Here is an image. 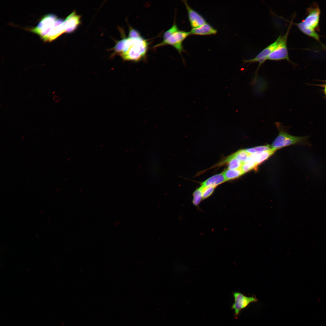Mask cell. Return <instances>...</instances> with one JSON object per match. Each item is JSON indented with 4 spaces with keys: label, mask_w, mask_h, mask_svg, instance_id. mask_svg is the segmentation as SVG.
I'll use <instances>...</instances> for the list:
<instances>
[{
    "label": "cell",
    "mask_w": 326,
    "mask_h": 326,
    "mask_svg": "<svg viewBox=\"0 0 326 326\" xmlns=\"http://www.w3.org/2000/svg\"><path fill=\"white\" fill-rule=\"evenodd\" d=\"M148 45L147 40L142 37H123L113 48V54L119 55L124 61L139 62L145 58Z\"/></svg>",
    "instance_id": "1"
},
{
    "label": "cell",
    "mask_w": 326,
    "mask_h": 326,
    "mask_svg": "<svg viewBox=\"0 0 326 326\" xmlns=\"http://www.w3.org/2000/svg\"><path fill=\"white\" fill-rule=\"evenodd\" d=\"M309 136H296L290 135L285 131L280 130L278 135L270 146L275 150L285 146L297 144L309 145Z\"/></svg>",
    "instance_id": "2"
},
{
    "label": "cell",
    "mask_w": 326,
    "mask_h": 326,
    "mask_svg": "<svg viewBox=\"0 0 326 326\" xmlns=\"http://www.w3.org/2000/svg\"><path fill=\"white\" fill-rule=\"evenodd\" d=\"M307 15L302 21L293 23L299 29L304 28L315 30H318L320 10L318 5L314 3L307 10ZM316 31V30H315Z\"/></svg>",
    "instance_id": "3"
},
{
    "label": "cell",
    "mask_w": 326,
    "mask_h": 326,
    "mask_svg": "<svg viewBox=\"0 0 326 326\" xmlns=\"http://www.w3.org/2000/svg\"><path fill=\"white\" fill-rule=\"evenodd\" d=\"M290 21L286 33L280 36L278 44L276 49L268 57L267 60L278 61L286 60L290 63L295 65L290 59L287 47V40L289 30L292 24V20Z\"/></svg>",
    "instance_id": "4"
},
{
    "label": "cell",
    "mask_w": 326,
    "mask_h": 326,
    "mask_svg": "<svg viewBox=\"0 0 326 326\" xmlns=\"http://www.w3.org/2000/svg\"><path fill=\"white\" fill-rule=\"evenodd\" d=\"M190 32L180 30L175 32L166 39L154 46V48L166 45H171L175 48L181 54L184 50L183 46V41L189 35Z\"/></svg>",
    "instance_id": "5"
},
{
    "label": "cell",
    "mask_w": 326,
    "mask_h": 326,
    "mask_svg": "<svg viewBox=\"0 0 326 326\" xmlns=\"http://www.w3.org/2000/svg\"><path fill=\"white\" fill-rule=\"evenodd\" d=\"M280 36L272 43L267 46L259 53L254 58L248 59H243V64L251 63L255 62L259 63L258 66L255 73V75L253 80L254 83L257 78V73L261 66L266 61L268 57L276 49L277 46L280 40Z\"/></svg>",
    "instance_id": "6"
},
{
    "label": "cell",
    "mask_w": 326,
    "mask_h": 326,
    "mask_svg": "<svg viewBox=\"0 0 326 326\" xmlns=\"http://www.w3.org/2000/svg\"><path fill=\"white\" fill-rule=\"evenodd\" d=\"M58 19L53 14L45 15L40 20L37 25L30 31L39 35L43 40L49 33L55 22Z\"/></svg>",
    "instance_id": "7"
},
{
    "label": "cell",
    "mask_w": 326,
    "mask_h": 326,
    "mask_svg": "<svg viewBox=\"0 0 326 326\" xmlns=\"http://www.w3.org/2000/svg\"><path fill=\"white\" fill-rule=\"evenodd\" d=\"M233 295L234 301L231 309L234 311V316L235 319L238 318L242 309L246 308L250 303L258 301L255 297L247 296L238 292H235Z\"/></svg>",
    "instance_id": "8"
},
{
    "label": "cell",
    "mask_w": 326,
    "mask_h": 326,
    "mask_svg": "<svg viewBox=\"0 0 326 326\" xmlns=\"http://www.w3.org/2000/svg\"><path fill=\"white\" fill-rule=\"evenodd\" d=\"M187 9L189 20L192 28L200 27L207 23L205 18L199 12L192 8L186 1L184 0Z\"/></svg>",
    "instance_id": "9"
},
{
    "label": "cell",
    "mask_w": 326,
    "mask_h": 326,
    "mask_svg": "<svg viewBox=\"0 0 326 326\" xmlns=\"http://www.w3.org/2000/svg\"><path fill=\"white\" fill-rule=\"evenodd\" d=\"M64 20L58 19L54 23L48 34L43 39L45 42H51L65 33L64 26Z\"/></svg>",
    "instance_id": "10"
},
{
    "label": "cell",
    "mask_w": 326,
    "mask_h": 326,
    "mask_svg": "<svg viewBox=\"0 0 326 326\" xmlns=\"http://www.w3.org/2000/svg\"><path fill=\"white\" fill-rule=\"evenodd\" d=\"M81 17L75 11H73L64 20L65 33H70L75 31L81 23Z\"/></svg>",
    "instance_id": "11"
},
{
    "label": "cell",
    "mask_w": 326,
    "mask_h": 326,
    "mask_svg": "<svg viewBox=\"0 0 326 326\" xmlns=\"http://www.w3.org/2000/svg\"><path fill=\"white\" fill-rule=\"evenodd\" d=\"M190 32L191 35H210L216 34L217 30L210 24L206 23L198 27L192 28Z\"/></svg>",
    "instance_id": "12"
},
{
    "label": "cell",
    "mask_w": 326,
    "mask_h": 326,
    "mask_svg": "<svg viewBox=\"0 0 326 326\" xmlns=\"http://www.w3.org/2000/svg\"><path fill=\"white\" fill-rule=\"evenodd\" d=\"M226 181L222 173L216 174L208 178L201 184V187H216Z\"/></svg>",
    "instance_id": "13"
},
{
    "label": "cell",
    "mask_w": 326,
    "mask_h": 326,
    "mask_svg": "<svg viewBox=\"0 0 326 326\" xmlns=\"http://www.w3.org/2000/svg\"><path fill=\"white\" fill-rule=\"evenodd\" d=\"M275 151L272 149L268 151L256 152L254 154L250 155V156L257 165L267 159Z\"/></svg>",
    "instance_id": "14"
},
{
    "label": "cell",
    "mask_w": 326,
    "mask_h": 326,
    "mask_svg": "<svg viewBox=\"0 0 326 326\" xmlns=\"http://www.w3.org/2000/svg\"><path fill=\"white\" fill-rule=\"evenodd\" d=\"M223 162L227 164L228 169H240L243 164L235 157L234 154L227 157Z\"/></svg>",
    "instance_id": "15"
},
{
    "label": "cell",
    "mask_w": 326,
    "mask_h": 326,
    "mask_svg": "<svg viewBox=\"0 0 326 326\" xmlns=\"http://www.w3.org/2000/svg\"><path fill=\"white\" fill-rule=\"evenodd\" d=\"M222 173L226 181L236 179L244 174L241 169H227L224 171Z\"/></svg>",
    "instance_id": "16"
},
{
    "label": "cell",
    "mask_w": 326,
    "mask_h": 326,
    "mask_svg": "<svg viewBox=\"0 0 326 326\" xmlns=\"http://www.w3.org/2000/svg\"><path fill=\"white\" fill-rule=\"evenodd\" d=\"M202 200V188L200 187L196 189L193 192L192 203L194 205L197 206L199 205Z\"/></svg>",
    "instance_id": "17"
},
{
    "label": "cell",
    "mask_w": 326,
    "mask_h": 326,
    "mask_svg": "<svg viewBox=\"0 0 326 326\" xmlns=\"http://www.w3.org/2000/svg\"><path fill=\"white\" fill-rule=\"evenodd\" d=\"M235 157L242 163L245 162L250 155L245 149L239 150L234 154Z\"/></svg>",
    "instance_id": "18"
},
{
    "label": "cell",
    "mask_w": 326,
    "mask_h": 326,
    "mask_svg": "<svg viewBox=\"0 0 326 326\" xmlns=\"http://www.w3.org/2000/svg\"><path fill=\"white\" fill-rule=\"evenodd\" d=\"M179 30L177 25L175 22L174 23L172 27L164 33L163 36V40L166 39L172 34Z\"/></svg>",
    "instance_id": "19"
},
{
    "label": "cell",
    "mask_w": 326,
    "mask_h": 326,
    "mask_svg": "<svg viewBox=\"0 0 326 326\" xmlns=\"http://www.w3.org/2000/svg\"><path fill=\"white\" fill-rule=\"evenodd\" d=\"M203 199H205L210 196L213 192L215 187H202Z\"/></svg>",
    "instance_id": "20"
},
{
    "label": "cell",
    "mask_w": 326,
    "mask_h": 326,
    "mask_svg": "<svg viewBox=\"0 0 326 326\" xmlns=\"http://www.w3.org/2000/svg\"><path fill=\"white\" fill-rule=\"evenodd\" d=\"M128 37L130 38H138L142 37L140 33L136 29L129 27Z\"/></svg>",
    "instance_id": "21"
},
{
    "label": "cell",
    "mask_w": 326,
    "mask_h": 326,
    "mask_svg": "<svg viewBox=\"0 0 326 326\" xmlns=\"http://www.w3.org/2000/svg\"><path fill=\"white\" fill-rule=\"evenodd\" d=\"M254 148L256 150V152L268 151L272 150L270 146L268 145L258 146Z\"/></svg>",
    "instance_id": "22"
},
{
    "label": "cell",
    "mask_w": 326,
    "mask_h": 326,
    "mask_svg": "<svg viewBox=\"0 0 326 326\" xmlns=\"http://www.w3.org/2000/svg\"><path fill=\"white\" fill-rule=\"evenodd\" d=\"M246 152L250 155H252L256 152L254 148H250L245 149Z\"/></svg>",
    "instance_id": "23"
},
{
    "label": "cell",
    "mask_w": 326,
    "mask_h": 326,
    "mask_svg": "<svg viewBox=\"0 0 326 326\" xmlns=\"http://www.w3.org/2000/svg\"><path fill=\"white\" fill-rule=\"evenodd\" d=\"M324 91V92H325V94H326V85H325V87Z\"/></svg>",
    "instance_id": "24"
}]
</instances>
